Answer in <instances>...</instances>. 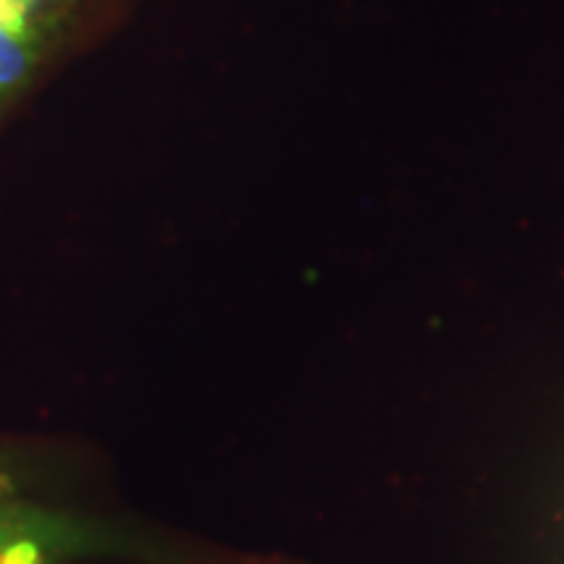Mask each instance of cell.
Listing matches in <instances>:
<instances>
[{"instance_id":"1","label":"cell","mask_w":564,"mask_h":564,"mask_svg":"<svg viewBox=\"0 0 564 564\" xmlns=\"http://www.w3.org/2000/svg\"><path fill=\"white\" fill-rule=\"evenodd\" d=\"M37 560L40 552L30 541H21V544H13L0 552V564H37Z\"/></svg>"},{"instance_id":"2","label":"cell","mask_w":564,"mask_h":564,"mask_svg":"<svg viewBox=\"0 0 564 564\" xmlns=\"http://www.w3.org/2000/svg\"><path fill=\"white\" fill-rule=\"evenodd\" d=\"M0 552H3V549H0Z\"/></svg>"}]
</instances>
